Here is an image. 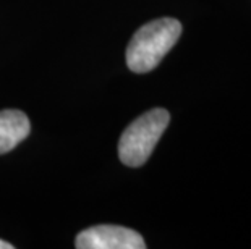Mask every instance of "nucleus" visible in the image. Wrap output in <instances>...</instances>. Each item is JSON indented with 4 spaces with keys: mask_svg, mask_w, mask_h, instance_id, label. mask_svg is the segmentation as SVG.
<instances>
[{
    "mask_svg": "<svg viewBox=\"0 0 251 249\" xmlns=\"http://www.w3.org/2000/svg\"><path fill=\"white\" fill-rule=\"evenodd\" d=\"M181 34L178 20L161 18L141 26L126 47V65L133 73L154 70L177 44Z\"/></svg>",
    "mask_w": 251,
    "mask_h": 249,
    "instance_id": "f257e3e1",
    "label": "nucleus"
},
{
    "mask_svg": "<svg viewBox=\"0 0 251 249\" xmlns=\"http://www.w3.org/2000/svg\"><path fill=\"white\" fill-rule=\"evenodd\" d=\"M170 113L165 109H154L143 113L124 131L119 142V157L128 167H141L169 126Z\"/></svg>",
    "mask_w": 251,
    "mask_h": 249,
    "instance_id": "f03ea898",
    "label": "nucleus"
},
{
    "mask_svg": "<svg viewBox=\"0 0 251 249\" xmlns=\"http://www.w3.org/2000/svg\"><path fill=\"white\" fill-rule=\"evenodd\" d=\"M78 249H144L143 236L119 225H98L83 230L75 240Z\"/></svg>",
    "mask_w": 251,
    "mask_h": 249,
    "instance_id": "7ed1b4c3",
    "label": "nucleus"
},
{
    "mask_svg": "<svg viewBox=\"0 0 251 249\" xmlns=\"http://www.w3.org/2000/svg\"><path fill=\"white\" fill-rule=\"evenodd\" d=\"M31 131L29 120L20 110L0 112V154L15 149Z\"/></svg>",
    "mask_w": 251,
    "mask_h": 249,
    "instance_id": "20e7f679",
    "label": "nucleus"
},
{
    "mask_svg": "<svg viewBox=\"0 0 251 249\" xmlns=\"http://www.w3.org/2000/svg\"><path fill=\"white\" fill-rule=\"evenodd\" d=\"M0 249H13V246L10 245V243H7V241L0 240Z\"/></svg>",
    "mask_w": 251,
    "mask_h": 249,
    "instance_id": "39448f33",
    "label": "nucleus"
}]
</instances>
